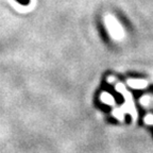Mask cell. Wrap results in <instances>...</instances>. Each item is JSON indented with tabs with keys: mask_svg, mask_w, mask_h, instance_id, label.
Returning <instances> with one entry per match:
<instances>
[{
	"mask_svg": "<svg viewBox=\"0 0 153 153\" xmlns=\"http://www.w3.org/2000/svg\"><path fill=\"white\" fill-rule=\"evenodd\" d=\"M19 1H22V2H26L27 0H19Z\"/></svg>",
	"mask_w": 153,
	"mask_h": 153,
	"instance_id": "obj_1",
	"label": "cell"
}]
</instances>
